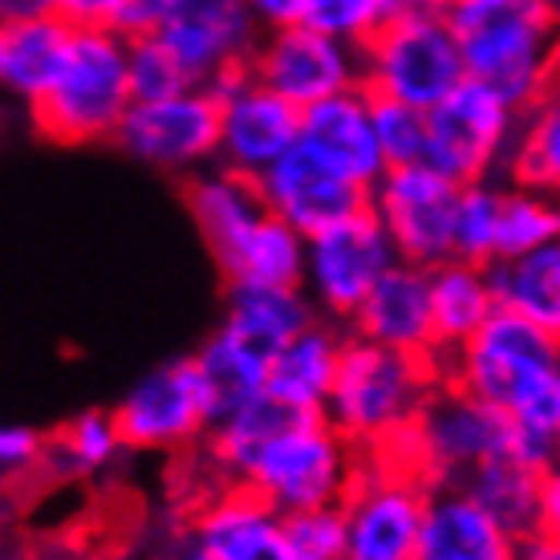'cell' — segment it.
Segmentation results:
<instances>
[{"label":"cell","mask_w":560,"mask_h":560,"mask_svg":"<svg viewBox=\"0 0 560 560\" xmlns=\"http://www.w3.org/2000/svg\"><path fill=\"white\" fill-rule=\"evenodd\" d=\"M443 378L516 422V455L548 467L560 455V346L500 308L443 358Z\"/></svg>","instance_id":"6da1fadb"},{"label":"cell","mask_w":560,"mask_h":560,"mask_svg":"<svg viewBox=\"0 0 560 560\" xmlns=\"http://www.w3.org/2000/svg\"><path fill=\"white\" fill-rule=\"evenodd\" d=\"M467 78L528 110L560 66V0H443Z\"/></svg>","instance_id":"7a4b0ae2"},{"label":"cell","mask_w":560,"mask_h":560,"mask_svg":"<svg viewBox=\"0 0 560 560\" xmlns=\"http://www.w3.org/2000/svg\"><path fill=\"white\" fill-rule=\"evenodd\" d=\"M439 382H443V362L386 350L378 341L350 334L334 394L325 402V419L365 459L390 455L407 439Z\"/></svg>","instance_id":"3957f363"},{"label":"cell","mask_w":560,"mask_h":560,"mask_svg":"<svg viewBox=\"0 0 560 560\" xmlns=\"http://www.w3.org/2000/svg\"><path fill=\"white\" fill-rule=\"evenodd\" d=\"M135 106L130 82V33L122 28H73V45L37 106H28L33 130L61 147L114 142Z\"/></svg>","instance_id":"277c9868"},{"label":"cell","mask_w":560,"mask_h":560,"mask_svg":"<svg viewBox=\"0 0 560 560\" xmlns=\"http://www.w3.org/2000/svg\"><path fill=\"white\" fill-rule=\"evenodd\" d=\"M467 82L463 45L443 0H402L362 49V85L382 102L431 110Z\"/></svg>","instance_id":"5b68a950"},{"label":"cell","mask_w":560,"mask_h":560,"mask_svg":"<svg viewBox=\"0 0 560 560\" xmlns=\"http://www.w3.org/2000/svg\"><path fill=\"white\" fill-rule=\"evenodd\" d=\"M500 455H516V422L443 378L386 459L407 463L431 488H463Z\"/></svg>","instance_id":"8992f818"},{"label":"cell","mask_w":560,"mask_h":560,"mask_svg":"<svg viewBox=\"0 0 560 560\" xmlns=\"http://www.w3.org/2000/svg\"><path fill=\"white\" fill-rule=\"evenodd\" d=\"M365 455L325 415H301L256 451L240 488H253L277 512L341 504Z\"/></svg>","instance_id":"52a82bcc"},{"label":"cell","mask_w":560,"mask_h":560,"mask_svg":"<svg viewBox=\"0 0 560 560\" xmlns=\"http://www.w3.org/2000/svg\"><path fill=\"white\" fill-rule=\"evenodd\" d=\"M135 33L167 45L191 85H220L248 70L265 25L248 0H147Z\"/></svg>","instance_id":"ba28073f"},{"label":"cell","mask_w":560,"mask_h":560,"mask_svg":"<svg viewBox=\"0 0 560 560\" xmlns=\"http://www.w3.org/2000/svg\"><path fill=\"white\" fill-rule=\"evenodd\" d=\"M431 483L407 463L374 455L362 463L346 512V560H419Z\"/></svg>","instance_id":"9c48e42d"},{"label":"cell","mask_w":560,"mask_h":560,"mask_svg":"<svg viewBox=\"0 0 560 560\" xmlns=\"http://www.w3.org/2000/svg\"><path fill=\"white\" fill-rule=\"evenodd\" d=\"M402 256L394 248L386 224L365 208L358 215H350V220H337V224L308 236L301 289H305V296L317 305L325 322H337L350 329L353 313L362 308V301L378 289V280Z\"/></svg>","instance_id":"30bf717a"},{"label":"cell","mask_w":560,"mask_h":560,"mask_svg":"<svg viewBox=\"0 0 560 560\" xmlns=\"http://www.w3.org/2000/svg\"><path fill=\"white\" fill-rule=\"evenodd\" d=\"M520 114L491 85L467 82L431 106V159L427 167L443 171L455 183H479L508 175V159L520 135Z\"/></svg>","instance_id":"8fae6325"},{"label":"cell","mask_w":560,"mask_h":560,"mask_svg":"<svg viewBox=\"0 0 560 560\" xmlns=\"http://www.w3.org/2000/svg\"><path fill=\"white\" fill-rule=\"evenodd\" d=\"M118 431L130 451L151 455H191L208 443L215 415L191 358L154 365L114 407Z\"/></svg>","instance_id":"7c38bea8"},{"label":"cell","mask_w":560,"mask_h":560,"mask_svg":"<svg viewBox=\"0 0 560 560\" xmlns=\"http://www.w3.org/2000/svg\"><path fill=\"white\" fill-rule=\"evenodd\" d=\"M118 147L163 175L191 179L220 154V102L211 85H187L167 98L135 102L118 130Z\"/></svg>","instance_id":"4fadbf2b"},{"label":"cell","mask_w":560,"mask_h":560,"mask_svg":"<svg viewBox=\"0 0 560 560\" xmlns=\"http://www.w3.org/2000/svg\"><path fill=\"white\" fill-rule=\"evenodd\" d=\"M463 183L434 167H390L370 187V211L390 232L402 260L439 268L455 256V220H459Z\"/></svg>","instance_id":"5bb4252c"},{"label":"cell","mask_w":560,"mask_h":560,"mask_svg":"<svg viewBox=\"0 0 560 560\" xmlns=\"http://www.w3.org/2000/svg\"><path fill=\"white\" fill-rule=\"evenodd\" d=\"M248 70L296 110L362 85V49L313 25L265 28Z\"/></svg>","instance_id":"9a60e30c"},{"label":"cell","mask_w":560,"mask_h":560,"mask_svg":"<svg viewBox=\"0 0 560 560\" xmlns=\"http://www.w3.org/2000/svg\"><path fill=\"white\" fill-rule=\"evenodd\" d=\"M215 90L220 102V154L215 163L248 179H260L289 151L301 147V110L268 90L253 70L224 78Z\"/></svg>","instance_id":"2e32d148"},{"label":"cell","mask_w":560,"mask_h":560,"mask_svg":"<svg viewBox=\"0 0 560 560\" xmlns=\"http://www.w3.org/2000/svg\"><path fill=\"white\" fill-rule=\"evenodd\" d=\"M183 533L215 560H293L284 512L240 483H220L199 495L183 516Z\"/></svg>","instance_id":"e0dca14e"},{"label":"cell","mask_w":560,"mask_h":560,"mask_svg":"<svg viewBox=\"0 0 560 560\" xmlns=\"http://www.w3.org/2000/svg\"><path fill=\"white\" fill-rule=\"evenodd\" d=\"M301 147L365 191L390 171L378 135V98L365 85L301 110Z\"/></svg>","instance_id":"ac0fdd59"},{"label":"cell","mask_w":560,"mask_h":560,"mask_svg":"<svg viewBox=\"0 0 560 560\" xmlns=\"http://www.w3.org/2000/svg\"><path fill=\"white\" fill-rule=\"evenodd\" d=\"M256 183H260V196H265L268 211L280 215L284 224H293L296 232H305V236L370 208V191L365 187L346 179L341 171L322 163L305 147L289 151L277 167H268Z\"/></svg>","instance_id":"d6986e66"},{"label":"cell","mask_w":560,"mask_h":560,"mask_svg":"<svg viewBox=\"0 0 560 560\" xmlns=\"http://www.w3.org/2000/svg\"><path fill=\"white\" fill-rule=\"evenodd\" d=\"M350 334L378 341L386 350L434 358L439 362V337H434V305H431V268L410 260L398 265L378 280V289L365 296L353 313Z\"/></svg>","instance_id":"ffe728a7"},{"label":"cell","mask_w":560,"mask_h":560,"mask_svg":"<svg viewBox=\"0 0 560 560\" xmlns=\"http://www.w3.org/2000/svg\"><path fill=\"white\" fill-rule=\"evenodd\" d=\"M183 203H187L211 260L220 268L236 260V253L248 244V236L265 224L268 215L260 183L232 167H220V163H211V167L196 171L191 179H183Z\"/></svg>","instance_id":"44dd1931"},{"label":"cell","mask_w":560,"mask_h":560,"mask_svg":"<svg viewBox=\"0 0 560 560\" xmlns=\"http://www.w3.org/2000/svg\"><path fill=\"white\" fill-rule=\"evenodd\" d=\"M419 560H524V540L467 488H431Z\"/></svg>","instance_id":"7402d4cb"},{"label":"cell","mask_w":560,"mask_h":560,"mask_svg":"<svg viewBox=\"0 0 560 560\" xmlns=\"http://www.w3.org/2000/svg\"><path fill=\"white\" fill-rule=\"evenodd\" d=\"M73 28L61 13L13 16L0 25V82L21 106H37L57 82L73 45Z\"/></svg>","instance_id":"603a6c76"},{"label":"cell","mask_w":560,"mask_h":560,"mask_svg":"<svg viewBox=\"0 0 560 560\" xmlns=\"http://www.w3.org/2000/svg\"><path fill=\"white\" fill-rule=\"evenodd\" d=\"M346 341H350L346 325L317 317L305 334H296L284 350H277L268 365V394H277L284 407L301 415H325V402L334 394L337 370L346 358Z\"/></svg>","instance_id":"cb8c5ba5"},{"label":"cell","mask_w":560,"mask_h":560,"mask_svg":"<svg viewBox=\"0 0 560 560\" xmlns=\"http://www.w3.org/2000/svg\"><path fill=\"white\" fill-rule=\"evenodd\" d=\"M322 313L301 284H228L224 322L248 346L277 358L296 334H305Z\"/></svg>","instance_id":"d4e9b609"},{"label":"cell","mask_w":560,"mask_h":560,"mask_svg":"<svg viewBox=\"0 0 560 560\" xmlns=\"http://www.w3.org/2000/svg\"><path fill=\"white\" fill-rule=\"evenodd\" d=\"M431 305L434 337H439V362H443L451 350H459L463 341H471L500 313L491 265L451 256L439 268H431Z\"/></svg>","instance_id":"484cf974"},{"label":"cell","mask_w":560,"mask_h":560,"mask_svg":"<svg viewBox=\"0 0 560 560\" xmlns=\"http://www.w3.org/2000/svg\"><path fill=\"white\" fill-rule=\"evenodd\" d=\"M191 365L199 374V386L208 394L211 415L224 419L232 410H240L244 402H253L256 394L268 390V358L265 350L248 346L240 334H232L228 325H220L215 334L191 353Z\"/></svg>","instance_id":"4316f807"},{"label":"cell","mask_w":560,"mask_h":560,"mask_svg":"<svg viewBox=\"0 0 560 560\" xmlns=\"http://www.w3.org/2000/svg\"><path fill=\"white\" fill-rule=\"evenodd\" d=\"M491 277H495L500 308L524 317L560 346V240L516 260L491 265Z\"/></svg>","instance_id":"83f0119b"},{"label":"cell","mask_w":560,"mask_h":560,"mask_svg":"<svg viewBox=\"0 0 560 560\" xmlns=\"http://www.w3.org/2000/svg\"><path fill=\"white\" fill-rule=\"evenodd\" d=\"M127 447V439L118 431L114 410H82L66 427L49 434V459H45V479L61 483H82V479L106 476L118 455Z\"/></svg>","instance_id":"f1b7e54d"},{"label":"cell","mask_w":560,"mask_h":560,"mask_svg":"<svg viewBox=\"0 0 560 560\" xmlns=\"http://www.w3.org/2000/svg\"><path fill=\"white\" fill-rule=\"evenodd\" d=\"M540 471L545 467L520 459V455H500V459L483 463L463 488L471 491L508 533H516L528 545L540 533Z\"/></svg>","instance_id":"f546056e"},{"label":"cell","mask_w":560,"mask_h":560,"mask_svg":"<svg viewBox=\"0 0 560 560\" xmlns=\"http://www.w3.org/2000/svg\"><path fill=\"white\" fill-rule=\"evenodd\" d=\"M508 175L560 196V66L540 90V98L520 114V135L508 159Z\"/></svg>","instance_id":"4dcf8cb0"},{"label":"cell","mask_w":560,"mask_h":560,"mask_svg":"<svg viewBox=\"0 0 560 560\" xmlns=\"http://www.w3.org/2000/svg\"><path fill=\"white\" fill-rule=\"evenodd\" d=\"M305 253L308 236L284 224L280 215L268 211L265 224L256 228L248 244L236 253V260L224 272L228 284H301L305 280Z\"/></svg>","instance_id":"1f68e13d"},{"label":"cell","mask_w":560,"mask_h":560,"mask_svg":"<svg viewBox=\"0 0 560 560\" xmlns=\"http://www.w3.org/2000/svg\"><path fill=\"white\" fill-rule=\"evenodd\" d=\"M560 240V196L528 187L504 175L500 183V228H495V265L536 253Z\"/></svg>","instance_id":"d6a6232c"},{"label":"cell","mask_w":560,"mask_h":560,"mask_svg":"<svg viewBox=\"0 0 560 560\" xmlns=\"http://www.w3.org/2000/svg\"><path fill=\"white\" fill-rule=\"evenodd\" d=\"M500 179L463 183L459 220H455V256L495 265V228H500Z\"/></svg>","instance_id":"836d02e7"},{"label":"cell","mask_w":560,"mask_h":560,"mask_svg":"<svg viewBox=\"0 0 560 560\" xmlns=\"http://www.w3.org/2000/svg\"><path fill=\"white\" fill-rule=\"evenodd\" d=\"M398 4L402 0H305L301 25H313L337 42L365 49L378 37V28L398 13Z\"/></svg>","instance_id":"e575fe53"},{"label":"cell","mask_w":560,"mask_h":560,"mask_svg":"<svg viewBox=\"0 0 560 560\" xmlns=\"http://www.w3.org/2000/svg\"><path fill=\"white\" fill-rule=\"evenodd\" d=\"M378 135L390 167H427V159H431V110L378 98Z\"/></svg>","instance_id":"d590c367"},{"label":"cell","mask_w":560,"mask_h":560,"mask_svg":"<svg viewBox=\"0 0 560 560\" xmlns=\"http://www.w3.org/2000/svg\"><path fill=\"white\" fill-rule=\"evenodd\" d=\"M293 560H346V512L341 504L305 508L284 516Z\"/></svg>","instance_id":"8d00e7d4"},{"label":"cell","mask_w":560,"mask_h":560,"mask_svg":"<svg viewBox=\"0 0 560 560\" xmlns=\"http://www.w3.org/2000/svg\"><path fill=\"white\" fill-rule=\"evenodd\" d=\"M130 82H135V102L167 98V94H179V90L191 85L167 45L151 37V33L130 37Z\"/></svg>","instance_id":"74e56055"},{"label":"cell","mask_w":560,"mask_h":560,"mask_svg":"<svg viewBox=\"0 0 560 560\" xmlns=\"http://www.w3.org/2000/svg\"><path fill=\"white\" fill-rule=\"evenodd\" d=\"M49 459V434L25 422H9L0 431V471L9 483H33Z\"/></svg>","instance_id":"f35d334b"},{"label":"cell","mask_w":560,"mask_h":560,"mask_svg":"<svg viewBox=\"0 0 560 560\" xmlns=\"http://www.w3.org/2000/svg\"><path fill=\"white\" fill-rule=\"evenodd\" d=\"M147 0H54V13H61L78 28H122L135 33Z\"/></svg>","instance_id":"ab89813d"},{"label":"cell","mask_w":560,"mask_h":560,"mask_svg":"<svg viewBox=\"0 0 560 560\" xmlns=\"http://www.w3.org/2000/svg\"><path fill=\"white\" fill-rule=\"evenodd\" d=\"M560 540V455L540 471V533Z\"/></svg>","instance_id":"60d3db41"},{"label":"cell","mask_w":560,"mask_h":560,"mask_svg":"<svg viewBox=\"0 0 560 560\" xmlns=\"http://www.w3.org/2000/svg\"><path fill=\"white\" fill-rule=\"evenodd\" d=\"M248 4L265 28L301 25V13H305V0H248Z\"/></svg>","instance_id":"b9f144b4"},{"label":"cell","mask_w":560,"mask_h":560,"mask_svg":"<svg viewBox=\"0 0 560 560\" xmlns=\"http://www.w3.org/2000/svg\"><path fill=\"white\" fill-rule=\"evenodd\" d=\"M154 560H215V557H211L208 548H199L196 540L179 528V533L171 536L167 548H159V552H154Z\"/></svg>","instance_id":"7bdbcfd3"},{"label":"cell","mask_w":560,"mask_h":560,"mask_svg":"<svg viewBox=\"0 0 560 560\" xmlns=\"http://www.w3.org/2000/svg\"><path fill=\"white\" fill-rule=\"evenodd\" d=\"M0 13H4V21L33 16V13H54V0H0Z\"/></svg>","instance_id":"ee69618b"},{"label":"cell","mask_w":560,"mask_h":560,"mask_svg":"<svg viewBox=\"0 0 560 560\" xmlns=\"http://www.w3.org/2000/svg\"><path fill=\"white\" fill-rule=\"evenodd\" d=\"M524 560H560V540L552 536H536L524 545Z\"/></svg>","instance_id":"f6af8a7d"},{"label":"cell","mask_w":560,"mask_h":560,"mask_svg":"<svg viewBox=\"0 0 560 560\" xmlns=\"http://www.w3.org/2000/svg\"><path fill=\"white\" fill-rule=\"evenodd\" d=\"M98 560H154V557H139V552H110V557H98Z\"/></svg>","instance_id":"bcb514c9"}]
</instances>
